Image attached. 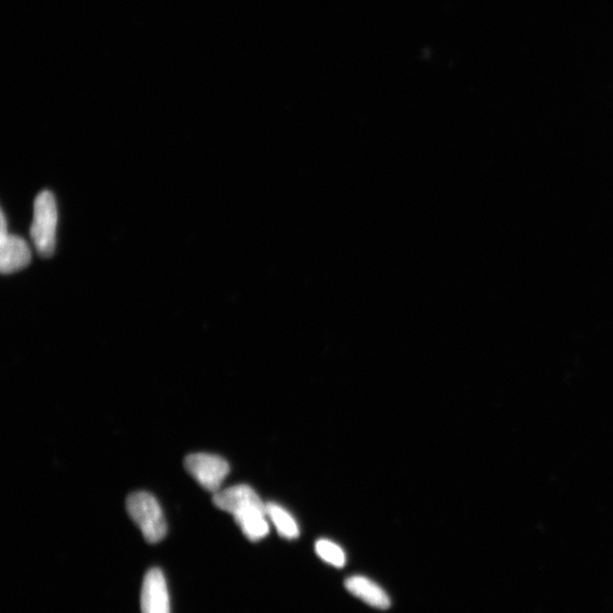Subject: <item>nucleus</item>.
I'll return each instance as SVG.
<instances>
[{
	"label": "nucleus",
	"mask_w": 613,
	"mask_h": 613,
	"mask_svg": "<svg viewBox=\"0 0 613 613\" xmlns=\"http://www.w3.org/2000/svg\"><path fill=\"white\" fill-rule=\"evenodd\" d=\"M127 508L147 542L158 543L164 539L167 533L166 520L154 495L148 492L133 493L128 498Z\"/></svg>",
	"instance_id": "f257e3e1"
},
{
	"label": "nucleus",
	"mask_w": 613,
	"mask_h": 613,
	"mask_svg": "<svg viewBox=\"0 0 613 613\" xmlns=\"http://www.w3.org/2000/svg\"><path fill=\"white\" fill-rule=\"evenodd\" d=\"M57 206L53 193L45 190L39 193L33 207L31 239L41 256L54 254L56 245Z\"/></svg>",
	"instance_id": "f03ea898"
},
{
	"label": "nucleus",
	"mask_w": 613,
	"mask_h": 613,
	"mask_svg": "<svg viewBox=\"0 0 613 613\" xmlns=\"http://www.w3.org/2000/svg\"><path fill=\"white\" fill-rule=\"evenodd\" d=\"M187 472L208 492L220 491L230 473L228 461L209 453H192L184 460Z\"/></svg>",
	"instance_id": "7ed1b4c3"
},
{
	"label": "nucleus",
	"mask_w": 613,
	"mask_h": 613,
	"mask_svg": "<svg viewBox=\"0 0 613 613\" xmlns=\"http://www.w3.org/2000/svg\"><path fill=\"white\" fill-rule=\"evenodd\" d=\"M142 613H171L169 589L163 571L150 569L141 590Z\"/></svg>",
	"instance_id": "20e7f679"
},
{
	"label": "nucleus",
	"mask_w": 613,
	"mask_h": 613,
	"mask_svg": "<svg viewBox=\"0 0 613 613\" xmlns=\"http://www.w3.org/2000/svg\"><path fill=\"white\" fill-rule=\"evenodd\" d=\"M213 502L218 509L229 512L233 516L267 506L259 498L256 491L248 485H235L229 487V489L218 491L214 493Z\"/></svg>",
	"instance_id": "39448f33"
},
{
	"label": "nucleus",
	"mask_w": 613,
	"mask_h": 613,
	"mask_svg": "<svg viewBox=\"0 0 613 613\" xmlns=\"http://www.w3.org/2000/svg\"><path fill=\"white\" fill-rule=\"evenodd\" d=\"M31 262L28 243L11 234H0V268L3 274H11L27 267Z\"/></svg>",
	"instance_id": "423d86ee"
},
{
	"label": "nucleus",
	"mask_w": 613,
	"mask_h": 613,
	"mask_svg": "<svg viewBox=\"0 0 613 613\" xmlns=\"http://www.w3.org/2000/svg\"><path fill=\"white\" fill-rule=\"evenodd\" d=\"M346 587L352 595L367 603L368 606L382 610L390 607L389 595L371 579L364 576H352L347 579Z\"/></svg>",
	"instance_id": "0eeeda50"
},
{
	"label": "nucleus",
	"mask_w": 613,
	"mask_h": 613,
	"mask_svg": "<svg viewBox=\"0 0 613 613\" xmlns=\"http://www.w3.org/2000/svg\"><path fill=\"white\" fill-rule=\"evenodd\" d=\"M267 517V507L251 509L234 516L235 522L241 527L243 534L253 542L264 539L270 533Z\"/></svg>",
	"instance_id": "6e6552de"
},
{
	"label": "nucleus",
	"mask_w": 613,
	"mask_h": 613,
	"mask_svg": "<svg viewBox=\"0 0 613 613\" xmlns=\"http://www.w3.org/2000/svg\"><path fill=\"white\" fill-rule=\"evenodd\" d=\"M267 515L271 518L277 532L285 539H296L299 535L298 524L289 512L275 503H267Z\"/></svg>",
	"instance_id": "1a4fd4ad"
},
{
	"label": "nucleus",
	"mask_w": 613,
	"mask_h": 613,
	"mask_svg": "<svg viewBox=\"0 0 613 613\" xmlns=\"http://www.w3.org/2000/svg\"><path fill=\"white\" fill-rule=\"evenodd\" d=\"M318 557L334 567L341 568L346 565V553L338 544L329 540H319L316 543Z\"/></svg>",
	"instance_id": "9d476101"
}]
</instances>
